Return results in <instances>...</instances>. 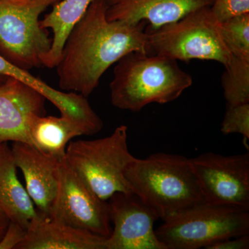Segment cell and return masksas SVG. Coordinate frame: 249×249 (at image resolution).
Segmentation results:
<instances>
[{
    "label": "cell",
    "instance_id": "obj_7",
    "mask_svg": "<svg viewBox=\"0 0 249 249\" xmlns=\"http://www.w3.org/2000/svg\"><path fill=\"white\" fill-rule=\"evenodd\" d=\"M61 0H0V55L29 71L43 67L52 47L40 16Z\"/></svg>",
    "mask_w": 249,
    "mask_h": 249
},
{
    "label": "cell",
    "instance_id": "obj_14",
    "mask_svg": "<svg viewBox=\"0 0 249 249\" xmlns=\"http://www.w3.org/2000/svg\"><path fill=\"white\" fill-rule=\"evenodd\" d=\"M0 75L14 78L37 90L58 108L61 116L80 124L87 135H93L103 129L102 119L95 112L85 96L54 89L42 80L33 76L28 70L13 65L1 55Z\"/></svg>",
    "mask_w": 249,
    "mask_h": 249
},
{
    "label": "cell",
    "instance_id": "obj_26",
    "mask_svg": "<svg viewBox=\"0 0 249 249\" xmlns=\"http://www.w3.org/2000/svg\"><path fill=\"white\" fill-rule=\"evenodd\" d=\"M6 76H1V75H0V85H1L5 80H6Z\"/></svg>",
    "mask_w": 249,
    "mask_h": 249
},
{
    "label": "cell",
    "instance_id": "obj_21",
    "mask_svg": "<svg viewBox=\"0 0 249 249\" xmlns=\"http://www.w3.org/2000/svg\"><path fill=\"white\" fill-rule=\"evenodd\" d=\"M224 135L240 134L245 140L249 139V103L227 104L225 114L221 125Z\"/></svg>",
    "mask_w": 249,
    "mask_h": 249
},
{
    "label": "cell",
    "instance_id": "obj_15",
    "mask_svg": "<svg viewBox=\"0 0 249 249\" xmlns=\"http://www.w3.org/2000/svg\"><path fill=\"white\" fill-rule=\"evenodd\" d=\"M106 239L37 211L17 249H106Z\"/></svg>",
    "mask_w": 249,
    "mask_h": 249
},
{
    "label": "cell",
    "instance_id": "obj_8",
    "mask_svg": "<svg viewBox=\"0 0 249 249\" xmlns=\"http://www.w3.org/2000/svg\"><path fill=\"white\" fill-rule=\"evenodd\" d=\"M48 216L104 237H109L112 231L109 202L86 184L65 157L59 163L58 189Z\"/></svg>",
    "mask_w": 249,
    "mask_h": 249
},
{
    "label": "cell",
    "instance_id": "obj_1",
    "mask_svg": "<svg viewBox=\"0 0 249 249\" xmlns=\"http://www.w3.org/2000/svg\"><path fill=\"white\" fill-rule=\"evenodd\" d=\"M106 0H92L72 27L56 68L59 88L88 98L108 69L126 54H152L146 22L108 20Z\"/></svg>",
    "mask_w": 249,
    "mask_h": 249
},
{
    "label": "cell",
    "instance_id": "obj_23",
    "mask_svg": "<svg viewBox=\"0 0 249 249\" xmlns=\"http://www.w3.org/2000/svg\"><path fill=\"white\" fill-rule=\"evenodd\" d=\"M27 229L10 221L4 235L0 240V249H17L24 240Z\"/></svg>",
    "mask_w": 249,
    "mask_h": 249
},
{
    "label": "cell",
    "instance_id": "obj_22",
    "mask_svg": "<svg viewBox=\"0 0 249 249\" xmlns=\"http://www.w3.org/2000/svg\"><path fill=\"white\" fill-rule=\"evenodd\" d=\"M211 10L219 22L249 13V0H214Z\"/></svg>",
    "mask_w": 249,
    "mask_h": 249
},
{
    "label": "cell",
    "instance_id": "obj_19",
    "mask_svg": "<svg viewBox=\"0 0 249 249\" xmlns=\"http://www.w3.org/2000/svg\"><path fill=\"white\" fill-rule=\"evenodd\" d=\"M222 76L227 104L249 103V58L232 56Z\"/></svg>",
    "mask_w": 249,
    "mask_h": 249
},
{
    "label": "cell",
    "instance_id": "obj_13",
    "mask_svg": "<svg viewBox=\"0 0 249 249\" xmlns=\"http://www.w3.org/2000/svg\"><path fill=\"white\" fill-rule=\"evenodd\" d=\"M214 0H106L108 20L147 22L150 29L175 22L195 10L211 7Z\"/></svg>",
    "mask_w": 249,
    "mask_h": 249
},
{
    "label": "cell",
    "instance_id": "obj_24",
    "mask_svg": "<svg viewBox=\"0 0 249 249\" xmlns=\"http://www.w3.org/2000/svg\"><path fill=\"white\" fill-rule=\"evenodd\" d=\"M249 248V234L231 237L216 242L206 249H248Z\"/></svg>",
    "mask_w": 249,
    "mask_h": 249
},
{
    "label": "cell",
    "instance_id": "obj_18",
    "mask_svg": "<svg viewBox=\"0 0 249 249\" xmlns=\"http://www.w3.org/2000/svg\"><path fill=\"white\" fill-rule=\"evenodd\" d=\"M92 0H61L40 20L41 27L52 29V47L43 59V67L55 68L62 47L72 27L85 14Z\"/></svg>",
    "mask_w": 249,
    "mask_h": 249
},
{
    "label": "cell",
    "instance_id": "obj_12",
    "mask_svg": "<svg viewBox=\"0 0 249 249\" xmlns=\"http://www.w3.org/2000/svg\"><path fill=\"white\" fill-rule=\"evenodd\" d=\"M11 149L36 210L48 215L58 189V167L62 159L44 153L26 142H12Z\"/></svg>",
    "mask_w": 249,
    "mask_h": 249
},
{
    "label": "cell",
    "instance_id": "obj_4",
    "mask_svg": "<svg viewBox=\"0 0 249 249\" xmlns=\"http://www.w3.org/2000/svg\"><path fill=\"white\" fill-rule=\"evenodd\" d=\"M127 129L121 124L108 137L70 142L67 145V161L103 200L116 193H133L125 171L137 158L128 150Z\"/></svg>",
    "mask_w": 249,
    "mask_h": 249
},
{
    "label": "cell",
    "instance_id": "obj_16",
    "mask_svg": "<svg viewBox=\"0 0 249 249\" xmlns=\"http://www.w3.org/2000/svg\"><path fill=\"white\" fill-rule=\"evenodd\" d=\"M0 209L11 222L26 229L37 214L27 190L18 178L17 166L8 142L0 143Z\"/></svg>",
    "mask_w": 249,
    "mask_h": 249
},
{
    "label": "cell",
    "instance_id": "obj_5",
    "mask_svg": "<svg viewBox=\"0 0 249 249\" xmlns=\"http://www.w3.org/2000/svg\"><path fill=\"white\" fill-rule=\"evenodd\" d=\"M146 32L152 54L177 61L213 60L224 67L232 58L222 39L220 22L209 6L157 29L147 28Z\"/></svg>",
    "mask_w": 249,
    "mask_h": 249
},
{
    "label": "cell",
    "instance_id": "obj_11",
    "mask_svg": "<svg viewBox=\"0 0 249 249\" xmlns=\"http://www.w3.org/2000/svg\"><path fill=\"white\" fill-rule=\"evenodd\" d=\"M46 100L29 85L6 77L0 85V143L19 142L34 146L29 124L35 116L45 115Z\"/></svg>",
    "mask_w": 249,
    "mask_h": 249
},
{
    "label": "cell",
    "instance_id": "obj_9",
    "mask_svg": "<svg viewBox=\"0 0 249 249\" xmlns=\"http://www.w3.org/2000/svg\"><path fill=\"white\" fill-rule=\"evenodd\" d=\"M206 203L249 210V154L206 152L190 159Z\"/></svg>",
    "mask_w": 249,
    "mask_h": 249
},
{
    "label": "cell",
    "instance_id": "obj_20",
    "mask_svg": "<svg viewBox=\"0 0 249 249\" xmlns=\"http://www.w3.org/2000/svg\"><path fill=\"white\" fill-rule=\"evenodd\" d=\"M220 31L232 56L249 58V13L220 22Z\"/></svg>",
    "mask_w": 249,
    "mask_h": 249
},
{
    "label": "cell",
    "instance_id": "obj_3",
    "mask_svg": "<svg viewBox=\"0 0 249 249\" xmlns=\"http://www.w3.org/2000/svg\"><path fill=\"white\" fill-rule=\"evenodd\" d=\"M134 194L165 221L206 202L190 159L158 152L136 159L125 171Z\"/></svg>",
    "mask_w": 249,
    "mask_h": 249
},
{
    "label": "cell",
    "instance_id": "obj_10",
    "mask_svg": "<svg viewBox=\"0 0 249 249\" xmlns=\"http://www.w3.org/2000/svg\"><path fill=\"white\" fill-rule=\"evenodd\" d=\"M114 228L106 249H166L154 229L159 217L134 193H116L109 199Z\"/></svg>",
    "mask_w": 249,
    "mask_h": 249
},
{
    "label": "cell",
    "instance_id": "obj_17",
    "mask_svg": "<svg viewBox=\"0 0 249 249\" xmlns=\"http://www.w3.org/2000/svg\"><path fill=\"white\" fill-rule=\"evenodd\" d=\"M33 145L37 150L62 159L69 142L79 136L86 135L85 129L69 118L36 116L29 124Z\"/></svg>",
    "mask_w": 249,
    "mask_h": 249
},
{
    "label": "cell",
    "instance_id": "obj_2",
    "mask_svg": "<svg viewBox=\"0 0 249 249\" xmlns=\"http://www.w3.org/2000/svg\"><path fill=\"white\" fill-rule=\"evenodd\" d=\"M193 85V78L178 61L157 54L132 52L117 62L109 84L111 104L138 112L151 103L178 99Z\"/></svg>",
    "mask_w": 249,
    "mask_h": 249
},
{
    "label": "cell",
    "instance_id": "obj_6",
    "mask_svg": "<svg viewBox=\"0 0 249 249\" xmlns=\"http://www.w3.org/2000/svg\"><path fill=\"white\" fill-rule=\"evenodd\" d=\"M155 232L166 249H206L249 234V210L204 202L163 221Z\"/></svg>",
    "mask_w": 249,
    "mask_h": 249
},
{
    "label": "cell",
    "instance_id": "obj_25",
    "mask_svg": "<svg viewBox=\"0 0 249 249\" xmlns=\"http://www.w3.org/2000/svg\"><path fill=\"white\" fill-rule=\"evenodd\" d=\"M9 222V217L1 210H0V240H1L2 236L4 235Z\"/></svg>",
    "mask_w": 249,
    "mask_h": 249
},
{
    "label": "cell",
    "instance_id": "obj_27",
    "mask_svg": "<svg viewBox=\"0 0 249 249\" xmlns=\"http://www.w3.org/2000/svg\"><path fill=\"white\" fill-rule=\"evenodd\" d=\"M0 210H1V209H0Z\"/></svg>",
    "mask_w": 249,
    "mask_h": 249
}]
</instances>
